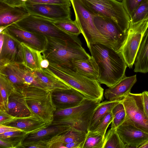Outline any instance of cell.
<instances>
[{
	"instance_id": "cell-2",
	"label": "cell",
	"mask_w": 148,
	"mask_h": 148,
	"mask_svg": "<svg viewBox=\"0 0 148 148\" xmlns=\"http://www.w3.org/2000/svg\"><path fill=\"white\" fill-rule=\"evenodd\" d=\"M46 37V46L40 53L43 59L50 63L72 68L73 60L86 59L91 56L78 44L56 38Z\"/></svg>"
},
{
	"instance_id": "cell-8",
	"label": "cell",
	"mask_w": 148,
	"mask_h": 148,
	"mask_svg": "<svg viewBox=\"0 0 148 148\" xmlns=\"http://www.w3.org/2000/svg\"><path fill=\"white\" fill-rule=\"evenodd\" d=\"M94 14L111 18L124 31L128 32L129 15L121 2L116 0H81Z\"/></svg>"
},
{
	"instance_id": "cell-12",
	"label": "cell",
	"mask_w": 148,
	"mask_h": 148,
	"mask_svg": "<svg viewBox=\"0 0 148 148\" xmlns=\"http://www.w3.org/2000/svg\"><path fill=\"white\" fill-rule=\"evenodd\" d=\"M25 6L30 14L39 16L53 22L71 19V6L69 5L37 4Z\"/></svg>"
},
{
	"instance_id": "cell-36",
	"label": "cell",
	"mask_w": 148,
	"mask_h": 148,
	"mask_svg": "<svg viewBox=\"0 0 148 148\" xmlns=\"http://www.w3.org/2000/svg\"><path fill=\"white\" fill-rule=\"evenodd\" d=\"M53 22L60 29L69 34L78 36L81 33L80 28L75 20L73 21L70 19Z\"/></svg>"
},
{
	"instance_id": "cell-50",
	"label": "cell",
	"mask_w": 148,
	"mask_h": 148,
	"mask_svg": "<svg viewBox=\"0 0 148 148\" xmlns=\"http://www.w3.org/2000/svg\"></svg>"
},
{
	"instance_id": "cell-31",
	"label": "cell",
	"mask_w": 148,
	"mask_h": 148,
	"mask_svg": "<svg viewBox=\"0 0 148 148\" xmlns=\"http://www.w3.org/2000/svg\"><path fill=\"white\" fill-rule=\"evenodd\" d=\"M105 137L99 133L88 131L82 148H103Z\"/></svg>"
},
{
	"instance_id": "cell-40",
	"label": "cell",
	"mask_w": 148,
	"mask_h": 148,
	"mask_svg": "<svg viewBox=\"0 0 148 148\" xmlns=\"http://www.w3.org/2000/svg\"><path fill=\"white\" fill-rule=\"evenodd\" d=\"M14 118L5 110L0 109V125H3Z\"/></svg>"
},
{
	"instance_id": "cell-14",
	"label": "cell",
	"mask_w": 148,
	"mask_h": 148,
	"mask_svg": "<svg viewBox=\"0 0 148 148\" xmlns=\"http://www.w3.org/2000/svg\"><path fill=\"white\" fill-rule=\"evenodd\" d=\"M4 30L21 43L40 52L45 49L47 42L45 36L23 29L14 23L8 26Z\"/></svg>"
},
{
	"instance_id": "cell-16",
	"label": "cell",
	"mask_w": 148,
	"mask_h": 148,
	"mask_svg": "<svg viewBox=\"0 0 148 148\" xmlns=\"http://www.w3.org/2000/svg\"><path fill=\"white\" fill-rule=\"evenodd\" d=\"M71 127H72L66 125L51 124L38 131L28 134L25 138L21 147L25 148L28 145L38 143L47 145L48 141L53 136Z\"/></svg>"
},
{
	"instance_id": "cell-22",
	"label": "cell",
	"mask_w": 148,
	"mask_h": 148,
	"mask_svg": "<svg viewBox=\"0 0 148 148\" xmlns=\"http://www.w3.org/2000/svg\"><path fill=\"white\" fill-rule=\"evenodd\" d=\"M86 134L84 132L71 127L51 138L47 143V148H65V144L84 141Z\"/></svg>"
},
{
	"instance_id": "cell-27",
	"label": "cell",
	"mask_w": 148,
	"mask_h": 148,
	"mask_svg": "<svg viewBox=\"0 0 148 148\" xmlns=\"http://www.w3.org/2000/svg\"><path fill=\"white\" fill-rule=\"evenodd\" d=\"M121 101H106L99 103L94 110L89 123L88 131H92L99 124L106 114Z\"/></svg>"
},
{
	"instance_id": "cell-33",
	"label": "cell",
	"mask_w": 148,
	"mask_h": 148,
	"mask_svg": "<svg viewBox=\"0 0 148 148\" xmlns=\"http://www.w3.org/2000/svg\"><path fill=\"white\" fill-rule=\"evenodd\" d=\"M103 148H125L116 129L111 128L105 134Z\"/></svg>"
},
{
	"instance_id": "cell-23",
	"label": "cell",
	"mask_w": 148,
	"mask_h": 148,
	"mask_svg": "<svg viewBox=\"0 0 148 148\" xmlns=\"http://www.w3.org/2000/svg\"><path fill=\"white\" fill-rule=\"evenodd\" d=\"M3 125L15 127L28 134L36 132L48 126L34 114L25 117L14 118Z\"/></svg>"
},
{
	"instance_id": "cell-10",
	"label": "cell",
	"mask_w": 148,
	"mask_h": 148,
	"mask_svg": "<svg viewBox=\"0 0 148 148\" xmlns=\"http://www.w3.org/2000/svg\"><path fill=\"white\" fill-rule=\"evenodd\" d=\"M126 116L137 128L148 133V117L145 112L142 93L130 92L121 101Z\"/></svg>"
},
{
	"instance_id": "cell-39",
	"label": "cell",
	"mask_w": 148,
	"mask_h": 148,
	"mask_svg": "<svg viewBox=\"0 0 148 148\" xmlns=\"http://www.w3.org/2000/svg\"><path fill=\"white\" fill-rule=\"evenodd\" d=\"M144 0H123V5L129 16Z\"/></svg>"
},
{
	"instance_id": "cell-21",
	"label": "cell",
	"mask_w": 148,
	"mask_h": 148,
	"mask_svg": "<svg viewBox=\"0 0 148 148\" xmlns=\"http://www.w3.org/2000/svg\"><path fill=\"white\" fill-rule=\"evenodd\" d=\"M136 81V75L128 77L125 76L114 85L106 89L104 96L108 100L121 101L130 92Z\"/></svg>"
},
{
	"instance_id": "cell-13",
	"label": "cell",
	"mask_w": 148,
	"mask_h": 148,
	"mask_svg": "<svg viewBox=\"0 0 148 148\" xmlns=\"http://www.w3.org/2000/svg\"><path fill=\"white\" fill-rule=\"evenodd\" d=\"M116 130L125 148H139L148 141V133L136 127L126 117Z\"/></svg>"
},
{
	"instance_id": "cell-43",
	"label": "cell",
	"mask_w": 148,
	"mask_h": 148,
	"mask_svg": "<svg viewBox=\"0 0 148 148\" xmlns=\"http://www.w3.org/2000/svg\"><path fill=\"white\" fill-rule=\"evenodd\" d=\"M84 141H75L64 145L66 148H82Z\"/></svg>"
},
{
	"instance_id": "cell-6",
	"label": "cell",
	"mask_w": 148,
	"mask_h": 148,
	"mask_svg": "<svg viewBox=\"0 0 148 148\" xmlns=\"http://www.w3.org/2000/svg\"><path fill=\"white\" fill-rule=\"evenodd\" d=\"M73 9L75 20L89 48L91 44L101 43L111 45L97 30L94 23V15L81 0H70Z\"/></svg>"
},
{
	"instance_id": "cell-48",
	"label": "cell",
	"mask_w": 148,
	"mask_h": 148,
	"mask_svg": "<svg viewBox=\"0 0 148 148\" xmlns=\"http://www.w3.org/2000/svg\"><path fill=\"white\" fill-rule=\"evenodd\" d=\"M21 1L25 3L28 0H21Z\"/></svg>"
},
{
	"instance_id": "cell-24",
	"label": "cell",
	"mask_w": 148,
	"mask_h": 148,
	"mask_svg": "<svg viewBox=\"0 0 148 148\" xmlns=\"http://www.w3.org/2000/svg\"><path fill=\"white\" fill-rule=\"evenodd\" d=\"M135 72H148V29L144 33L134 60Z\"/></svg>"
},
{
	"instance_id": "cell-4",
	"label": "cell",
	"mask_w": 148,
	"mask_h": 148,
	"mask_svg": "<svg viewBox=\"0 0 148 148\" xmlns=\"http://www.w3.org/2000/svg\"><path fill=\"white\" fill-rule=\"evenodd\" d=\"M100 103L86 99L76 107L65 109H56L51 124L69 125L87 133L91 116Z\"/></svg>"
},
{
	"instance_id": "cell-18",
	"label": "cell",
	"mask_w": 148,
	"mask_h": 148,
	"mask_svg": "<svg viewBox=\"0 0 148 148\" xmlns=\"http://www.w3.org/2000/svg\"><path fill=\"white\" fill-rule=\"evenodd\" d=\"M5 110L15 118L34 114L27 104L22 91L15 88L12 90L8 97Z\"/></svg>"
},
{
	"instance_id": "cell-11",
	"label": "cell",
	"mask_w": 148,
	"mask_h": 148,
	"mask_svg": "<svg viewBox=\"0 0 148 148\" xmlns=\"http://www.w3.org/2000/svg\"><path fill=\"white\" fill-rule=\"evenodd\" d=\"M148 28V20L137 23H130L127 36L121 52L127 66L132 68L142 37Z\"/></svg>"
},
{
	"instance_id": "cell-44",
	"label": "cell",
	"mask_w": 148,
	"mask_h": 148,
	"mask_svg": "<svg viewBox=\"0 0 148 148\" xmlns=\"http://www.w3.org/2000/svg\"><path fill=\"white\" fill-rule=\"evenodd\" d=\"M142 93L144 110L148 117V91H144Z\"/></svg>"
},
{
	"instance_id": "cell-46",
	"label": "cell",
	"mask_w": 148,
	"mask_h": 148,
	"mask_svg": "<svg viewBox=\"0 0 148 148\" xmlns=\"http://www.w3.org/2000/svg\"><path fill=\"white\" fill-rule=\"evenodd\" d=\"M4 34L3 32L0 33V51L1 50L4 41Z\"/></svg>"
},
{
	"instance_id": "cell-9",
	"label": "cell",
	"mask_w": 148,
	"mask_h": 148,
	"mask_svg": "<svg viewBox=\"0 0 148 148\" xmlns=\"http://www.w3.org/2000/svg\"><path fill=\"white\" fill-rule=\"evenodd\" d=\"M94 24L99 32L110 42L112 47L121 52L127 39L128 32L123 30L111 18L95 14Z\"/></svg>"
},
{
	"instance_id": "cell-47",
	"label": "cell",
	"mask_w": 148,
	"mask_h": 148,
	"mask_svg": "<svg viewBox=\"0 0 148 148\" xmlns=\"http://www.w3.org/2000/svg\"><path fill=\"white\" fill-rule=\"evenodd\" d=\"M140 148H148V141L142 145Z\"/></svg>"
},
{
	"instance_id": "cell-19",
	"label": "cell",
	"mask_w": 148,
	"mask_h": 148,
	"mask_svg": "<svg viewBox=\"0 0 148 148\" xmlns=\"http://www.w3.org/2000/svg\"><path fill=\"white\" fill-rule=\"evenodd\" d=\"M33 71L37 81L44 89L53 92L71 88L48 67Z\"/></svg>"
},
{
	"instance_id": "cell-38",
	"label": "cell",
	"mask_w": 148,
	"mask_h": 148,
	"mask_svg": "<svg viewBox=\"0 0 148 148\" xmlns=\"http://www.w3.org/2000/svg\"><path fill=\"white\" fill-rule=\"evenodd\" d=\"M37 4H55L68 5L71 6L70 0H28L25 5Z\"/></svg>"
},
{
	"instance_id": "cell-20",
	"label": "cell",
	"mask_w": 148,
	"mask_h": 148,
	"mask_svg": "<svg viewBox=\"0 0 148 148\" xmlns=\"http://www.w3.org/2000/svg\"><path fill=\"white\" fill-rule=\"evenodd\" d=\"M30 14L25 5L12 6L0 1V27L6 28Z\"/></svg>"
},
{
	"instance_id": "cell-29",
	"label": "cell",
	"mask_w": 148,
	"mask_h": 148,
	"mask_svg": "<svg viewBox=\"0 0 148 148\" xmlns=\"http://www.w3.org/2000/svg\"><path fill=\"white\" fill-rule=\"evenodd\" d=\"M0 74L7 77L17 90L22 91L27 86L10 64L0 67Z\"/></svg>"
},
{
	"instance_id": "cell-25",
	"label": "cell",
	"mask_w": 148,
	"mask_h": 148,
	"mask_svg": "<svg viewBox=\"0 0 148 148\" xmlns=\"http://www.w3.org/2000/svg\"><path fill=\"white\" fill-rule=\"evenodd\" d=\"M20 50L22 64L32 71L41 69L40 63L43 59L40 52L21 43Z\"/></svg>"
},
{
	"instance_id": "cell-49",
	"label": "cell",
	"mask_w": 148,
	"mask_h": 148,
	"mask_svg": "<svg viewBox=\"0 0 148 148\" xmlns=\"http://www.w3.org/2000/svg\"><path fill=\"white\" fill-rule=\"evenodd\" d=\"M116 0L120 2H121L123 1V0Z\"/></svg>"
},
{
	"instance_id": "cell-42",
	"label": "cell",
	"mask_w": 148,
	"mask_h": 148,
	"mask_svg": "<svg viewBox=\"0 0 148 148\" xmlns=\"http://www.w3.org/2000/svg\"><path fill=\"white\" fill-rule=\"evenodd\" d=\"M0 1L12 6H20L25 5V3L21 0H0Z\"/></svg>"
},
{
	"instance_id": "cell-26",
	"label": "cell",
	"mask_w": 148,
	"mask_h": 148,
	"mask_svg": "<svg viewBox=\"0 0 148 148\" xmlns=\"http://www.w3.org/2000/svg\"><path fill=\"white\" fill-rule=\"evenodd\" d=\"M71 68L79 74L89 78L97 80L99 76L97 65L92 56L86 59L73 60Z\"/></svg>"
},
{
	"instance_id": "cell-5",
	"label": "cell",
	"mask_w": 148,
	"mask_h": 148,
	"mask_svg": "<svg viewBox=\"0 0 148 148\" xmlns=\"http://www.w3.org/2000/svg\"><path fill=\"white\" fill-rule=\"evenodd\" d=\"M22 92L33 114L48 126L51 125L54 120V113L56 109L52 92L32 85L26 86Z\"/></svg>"
},
{
	"instance_id": "cell-32",
	"label": "cell",
	"mask_w": 148,
	"mask_h": 148,
	"mask_svg": "<svg viewBox=\"0 0 148 148\" xmlns=\"http://www.w3.org/2000/svg\"><path fill=\"white\" fill-rule=\"evenodd\" d=\"M28 134L23 131H16L0 134V139L7 141L16 148H21L25 138Z\"/></svg>"
},
{
	"instance_id": "cell-30",
	"label": "cell",
	"mask_w": 148,
	"mask_h": 148,
	"mask_svg": "<svg viewBox=\"0 0 148 148\" xmlns=\"http://www.w3.org/2000/svg\"><path fill=\"white\" fill-rule=\"evenodd\" d=\"M14 87L5 76L0 74V109L5 110L8 97Z\"/></svg>"
},
{
	"instance_id": "cell-3",
	"label": "cell",
	"mask_w": 148,
	"mask_h": 148,
	"mask_svg": "<svg viewBox=\"0 0 148 148\" xmlns=\"http://www.w3.org/2000/svg\"><path fill=\"white\" fill-rule=\"evenodd\" d=\"M48 67L71 87L82 93L86 99L99 102L102 100L103 89L97 80L81 75L67 66L49 62Z\"/></svg>"
},
{
	"instance_id": "cell-28",
	"label": "cell",
	"mask_w": 148,
	"mask_h": 148,
	"mask_svg": "<svg viewBox=\"0 0 148 148\" xmlns=\"http://www.w3.org/2000/svg\"><path fill=\"white\" fill-rule=\"evenodd\" d=\"M10 64L27 85H33L43 89L37 81L33 71L24 66L22 63Z\"/></svg>"
},
{
	"instance_id": "cell-1",
	"label": "cell",
	"mask_w": 148,
	"mask_h": 148,
	"mask_svg": "<svg viewBox=\"0 0 148 148\" xmlns=\"http://www.w3.org/2000/svg\"><path fill=\"white\" fill-rule=\"evenodd\" d=\"M88 48L98 68L100 84L111 87L125 76L127 66L121 52L101 43L91 44Z\"/></svg>"
},
{
	"instance_id": "cell-7",
	"label": "cell",
	"mask_w": 148,
	"mask_h": 148,
	"mask_svg": "<svg viewBox=\"0 0 148 148\" xmlns=\"http://www.w3.org/2000/svg\"><path fill=\"white\" fill-rule=\"evenodd\" d=\"M14 23L29 32L82 45L78 36L68 34L55 25L53 21L39 16L30 14Z\"/></svg>"
},
{
	"instance_id": "cell-41",
	"label": "cell",
	"mask_w": 148,
	"mask_h": 148,
	"mask_svg": "<svg viewBox=\"0 0 148 148\" xmlns=\"http://www.w3.org/2000/svg\"><path fill=\"white\" fill-rule=\"evenodd\" d=\"M16 131H23L21 130L13 127L3 125H0V134L5 132Z\"/></svg>"
},
{
	"instance_id": "cell-17",
	"label": "cell",
	"mask_w": 148,
	"mask_h": 148,
	"mask_svg": "<svg viewBox=\"0 0 148 148\" xmlns=\"http://www.w3.org/2000/svg\"><path fill=\"white\" fill-rule=\"evenodd\" d=\"M52 96L56 109L76 107L87 99L83 94L72 87L53 92Z\"/></svg>"
},
{
	"instance_id": "cell-34",
	"label": "cell",
	"mask_w": 148,
	"mask_h": 148,
	"mask_svg": "<svg viewBox=\"0 0 148 148\" xmlns=\"http://www.w3.org/2000/svg\"><path fill=\"white\" fill-rule=\"evenodd\" d=\"M131 23L148 20V0H144L130 16Z\"/></svg>"
},
{
	"instance_id": "cell-37",
	"label": "cell",
	"mask_w": 148,
	"mask_h": 148,
	"mask_svg": "<svg viewBox=\"0 0 148 148\" xmlns=\"http://www.w3.org/2000/svg\"><path fill=\"white\" fill-rule=\"evenodd\" d=\"M112 120V112H109L92 131L97 132L105 137L107 128Z\"/></svg>"
},
{
	"instance_id": "cell-35",
	"label": "cell",
	"mask_w": 148,
	"mask_h": 148,
	"mask_svg": "<svg viewBox=\"0 0 148 148\" xmlns=\"http://www.w3.org/2000/svg\"><path fill=\"white\" fill-rule=\"evenodd\" d=\"M111 112L113 120L111 128L116 129L123 122L126 116L125 108L121 101L113 108Z\"/></svg>"
},
{
	"instance_id": "cell-15",
	"label": "cell",
	"mask_w": 148,
	"mask_h": 148,
	"mask_svg": "<svg viewBox=\"0 0 148 148\" xmlns=\"http://www.w3.org/2000/svg\"><path fill=\"white\" fill-rule=\"evenodd\" d=\"M4 41L0 51V67L9 64L22 63L21 43L4 30Z\"/></svg>"
},
{
	"instance_id": "cell-45",
	"label": "cell",
	"mask_w": 148,
	"mask_h": 148,
	"mask_svg": "<svg viewBox=\"0 0 148 148\" xmlns=\"http://www.w3.org/2000/svg\"><path fill=\"white\" fill-rule=\"evenodd\" d=\"M49 62L48 60L45 59H43L41 61L40 65L42 68H46L48 67Z\"/></svg>"
}]
</instances>
